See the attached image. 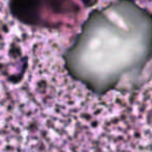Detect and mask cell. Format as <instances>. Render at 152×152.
Instances as JSON below:
<instances>
[{
	"mask_svg": "<svg viewBox=\"0 0 152 152\" xmlns=\"http://www.w3.org/2000/svg\"><path fill=\"white\" fill-rule=\"evenodd\" d=\"M37 15L0 2V152H151V85L80 74L68 51L71 16L52 25Z\"/></svg>",
	"mask_w": 152,
	"mask_h": 152,
	"instance_id": "cell-1",
	"label": "cell"
}]
</instances>
